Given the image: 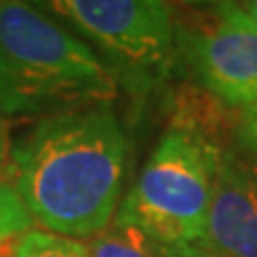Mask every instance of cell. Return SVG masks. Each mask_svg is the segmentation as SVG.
Segmentation results:
<instances>
[{
    "mask_svg": "<svg viewBox=\"0 0 257 257\" xmlns=\"http://www.w3.org/2000/svg\"><path fill=\"white\" fill-rule=\"evenodd\" d=\"M11 176V140H9V122L0 116V180L9 182Z\"/></svg>",
    "mask_w": 257,
    "mask_h": 257,
    "instance_id": "obj_11",
    "label": "cell"
},
{
    "mask_svg": "<svg viewBox=\"0 0 257 257\" xmlns=\"http://www.w3.org/2000/svg\"><path fill=\"white\" fill-rule=\"evenodd\" d=\"M86 246L90 257H180L140 227L116 221L99 236L90 238Z\"/></svg>",
    "mask_w": 257,
    "mask_h": 257,
    "instance_id": "obj_7",
    "label": "cell"
},
{
    "mask_svg": "<svg viewBox=\"0 0 257 257\" xmlns=\"http://www.w3.org/2000/svg\"><path fill=\"white\" fill-rule=\"evenodd\" d=\"M126 138L107 103L41 118L11 146L9 180L32 223L64 238H94L118 212Z\"/></svg>",
    "mask_w": 257,
    "mask_h": 257,
    "instance_id": "obj_1",
    "label": "cell"
},
{
    "mask_svg": "<svg viewBox=\"0 0 257 257\" xmlns=\"http://www.w3.org/2000/svg\"><path fill=\"white\" fill-rule=\"evenodd\" d=\"M221 148L170 128L152 150L114 216L180 257H208L206 229Z\"/></svg>",
    "mask_w": 257,
    "mask_h": 257,
    "instance_id": "obj_3",
    "label": "cell"
},
{
    "mask_svg": "<svg viewBox=\"0 0 257 257\" xmlns=\"http://www.w3.org/2000/svg\"><path fill=\"white\" fill-rule=\"evenodd\" d=\"M238 140L244 144L246 148H257V101L253 105L244 107L242 116L238 122Z\"/></svg>",
    "mask_w": 257,
    "mask_h": 257,
    "instance_id": "obj_10",
    "label": "cell"
},
{
    "mask_svg": "<svg viewBox=\"0 0 257 257\" xmlns=\"http://www.w3.org/2000/svg\"><path fill=\"white\" fill-rule=\"evenodd\" d=\"M32 229V219L24 208L18 191L11 182L0 180V244L11 242L28 234Z\"/></svg>",
    "mask_w": 257,
    "mask_h": 257,
    "instance_id": "obj_9",
    "label": "cell"
},
{
    "mask_svg": "<svg viewBox=\"0 0 257 257\" xmlns=\"http://www.w3.org/2000/svg\"><path fill=\"white\" fill-rule=\"evenodd\" d=\"M96 43L131 90L170 75L176 58L174 7L161 0H52L41 3Z\"/></svg>",
    "mask_w": 257,
    "mask_h": 257,
    "instance_id": "obj_4",
    "label": "cell"
},
{
    "mask_svg": "<svg viewBox=\"0 0 257 257\" xmlns=\"http://www.w3.org/2000/svg\"><path fill=\"white\" fill-rule=\"evenodd\" d=\"M208 257H257V163L225 155L206 229Z\"/></svg>",
    "mask_w": 257,
    "mask_h": 257,
    "instance_id": "obj_6",
    "label": "cell"
},
{
    "mask_svg": "<svg viewBox=\"0 0 257 257\" xmlns=\"http://www.w3.org/2000/svg\"><path fill=\"white\" fill-rule=\"evenodd\" d=\"M114 94V75L86 43L37 5L0 0V116H50Z\"/></svg>",
    "mask_w": 257,
    "mask_h": 257,
    "instance_id": "obj_2",
    "label": "cell"
},
{
    "mask_svg": "<svg viewBox=\"0 0 257 257\" xmlns=\"http://www.w3.org/2000/svg\"><path fill=\"white\" fill-rule=\"evenodd\" d=\"M242 9L244 13L251 18V22L257 26V0H251V3H242Z\"/></svg>",
    "mask_w": 257,
    "mask_h": 257,
    "instance_id": "obj_12",
    "label": "cell"
},
{
    "mask_svg": "<svg viewBox=\"0 0 257 257\" xmlns=\"http://www.w3.org/2000/svg\"><path fill=\"white\" fill-rule=\"evenodd\" d=\"M176 54L225 105L248 107L257 101V26L242 5L189 7L176 22Z\"/></svg>",
    "mask_w": 257,
    "mask_h": 257,
    "instance_id": "obj_5",
    "label": "cell"
},
{
    "mask_svg": "<svg viewBox=\"0 0 257 257\" xmlns=\"http://www.w3.org/2000/svg\"><path fill=\"white\" fill-rule=\"evenodd\" d=\"M13 257H90V253L79 240L30 229L15 242Z\"/></svg>",
    "mask_w": 257,
    "mask_h": 257,
    "instance_id": "obj_8",
    "label": "cell"
}]
</instances>
